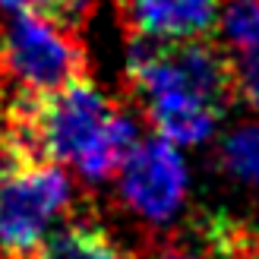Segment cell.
<instances>
[{"instance_id": "cell-1", "label": "cell", "mask_w": 259, "mask_h": 259, "mask_svg": "<svg viewBox=\"0 0 259 259\" xmlns=\"http://www.w3.org/2000/svg\"><path fill=\"white\" fill-rule=\"evenodd\" d=\"M126 82L155 133L180 146L209 139L225 108L237 101L234 57L209 35L187 41L133 38Z\"/></svg>"}, {"instance_id": "cell-5", "label": "cell", "mask_w": 259, "mask_h": 259, "mask_svg": "<svg viewBox=\"0 0 259 259\" xmlns=\"http://www.w3.org/2000/svg\"><path fill=\"white\" fill-rule=\"evenodd\" d=\"M133 38L187 41L205 38L218 22V0H114Z\"/></svg>"}, {"instance_id": "cell-3", "label": "cell", "mask_w": 259, "mask_h": 259, "mask_svg": "<svg viewBox=\"0 0 259 259\" xmlns=\"http://www.w3.org/2000/svg\"><path fill=\"white\" fill-rule=\"evenodd\" d=\"M73 205V187L57 164L0 158V256L29 259L45 247L48 228Z\"/></svg>"}, {"instance_id": "cell-10", "label": "cell", "mask_w": 259, "mask_h": 259, "mask_svg": "<svg viewBox=\"0 0 259 259\" xmlns=\"http://www.w3.org/2000/svg\"><path fill=\"white\" fill-rule=\"evenodd\" d=\"M92 4H95V0H0L4 10L32 13V16L60 22V25H67V29H76L79 19L92 13Z\"/></svg>"}, {"instance_id": "cell-13", "label": "cell", "mask_w": 259, "mask_h": 259, "mask_svg": "<svg viewBox=\"0 0 259 259\" xmlns=\"http://www.w3.org/2000/svg\"><path fill=\"white\" fill-rule=\"evenodd\" d=\"M29 259H51V256H48V253H45V247H41V250H38V253H32Z\"/></svg>"}, {"instance_id": "cell-4", "label": "cell", "mask_w": 259, "mask_h": 259, "mask_svg": "<svg viewBox=\"0 0 259 259\" xmlns=\"http://www.w3.org/2000/svg\"><path fill=\"white\" fill-rule=\"evenodd\" d=\"M120 196L130 212L152 225H164L180 212L187 196V164L161 136L136 142L120 167Z\"/></svg>"}, {"instance_id": "cell-8", "label": "cell", "mask_w": 259, "mask_h": 259, "mask_svg": "<svg viewBox=\"0 0 259 259\" xmlns=\"http://www.w3.org/2000/svg\"><path fill=\"white\" fill-rule=\"evenodd\" d=\"M222 161L237 180L259 184V123H243L225 139Z\"/></svg>"}, {"instance_id": "cell-6", "label": "cell", "mask_w": 259, "mask_h": 259, "mask_svg": "<svg viewBox=\"0 0 259 259\" xmlns=\"http://www.w3.org/2000/svg\"><path fill=\"white\" fill-rule=\"evenodd\" d=\"M196 259H259V228L243 218L215 212L199 225Z\"/></svg>"}, {"instance_id": "cell-9", "label": "cell", "mask_w": 259, "mask_h": 259, "mask_svg": "<svg viewBox=\"0 0 259 259\" xmlns=\"http://www.w3.org/2000/svg\"><path fill=\"white\" fill-rule=\"evenodd\" d=\"M222 32L240 54H259V0H228Z\"/></svg>"}, {"instance_id": "cell-12", "label": "cell", "mask_w": 259, "mask_h": 259, "mask_svg": "<svg viewBox=\"0 0 259 259\" xmlns=\"http://www.w3.org/2000/svg\"><path fill=\"white\" fill-rule=\"evenodd\" d=\"M158 259H196V256H193V253H187L184 247H174V243H171V247H161Z\"/></svg>"}, {"instance_id": "cell-7", "label": "cell", "mask_w": 259, "mask_h": 259, "mask_svg": "<svg viewBox=\"0 0 259 259\" xmlns=\"http://www.w3.org/2000/svg\"><path fill=\"white\" fill-rule=\"evenodd\" d=\"M51 259H133L123 243H117L95 222H70L45 243Z\"/></svg>"}, {"instance_id": "cell-2", "label": "cell", "mask_w": 259, "mask_h": 259, "mask_svg": "<svg viewBox=\"0 0 259 259\" xmlns=\"http://www.w3.org/2000/svg\"><path fill=\"white\" fill-rule=\"evenodd\" d=\"M89 76V54L76 29L16 13L0 29V108L63 92Z\"/></svg>"}, {"instance_id": "cell-11", "label": "cell", "mask_w": 259, "mask_h": 259, "mask_svg": "<svg viewBox=\"0 0 259 259\" xmlns=\"http://www.w3.org/2000/svg\"><path fill=\"white\" fill-rule=\"evenodd\" d=\"M234 89L237 101L259 111V54H240L234 60Z\"/></svg>"}]
</instances>
